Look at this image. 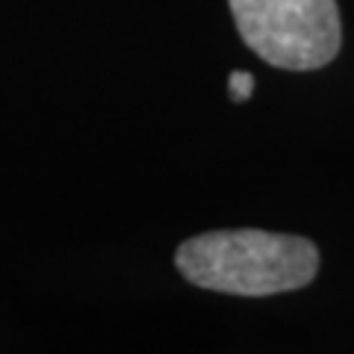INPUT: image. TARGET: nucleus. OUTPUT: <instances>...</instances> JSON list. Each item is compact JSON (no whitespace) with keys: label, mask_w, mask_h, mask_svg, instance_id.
Masks as SVG:
<instances>
[{"label":"nucleus","mask_w":354,"mask_h":354,"mask_svg":"<svg viewBox=\"0 0 354 354\" xmlns=\"http://www.w3.org/2000/svg\"><path fill=\"white\" fill-rule=\"evenodd\" d=\"M174 266L195 286L257 298L307 286L319 272V251L304 236L251 227L213 230L186 239Z\"/></svg>","instance_id":"f257e3e1"},{"label":"nucleus","mask_w":354,"mask_h":354,"mask_svg":"<svg viewBox=\"0 0 354 354\" xmlns=\"http://www.w3.org/2000/svg\"><path fill=\"white\" fill-rule=\"evenodd\" d=\"M242 41L274 68L313 71L339 53L337 0H227Z\"/></svg>","instance_id":"f03ea898"},{"label":"nucleus","mask_w":354,"mask_h":354,"mask_svg":"<svg viewBox=\"0 0 354 354\" xmlns=\"http://www.w3.org/2000/svg\"><path fill=\"white\" fill-rule=\"evenodd\" d=\"M227 92H230V97H234L236 104L248 101V97L254 95V74L251 71H234L230 74V80H227Z\"/></svg>","instance_id":"7ed1b4c3"}]
</instances>
